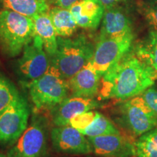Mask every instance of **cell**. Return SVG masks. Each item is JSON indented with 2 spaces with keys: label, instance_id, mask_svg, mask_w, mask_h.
Returning <instances> with one entry per match:
<instances>
[{
  "label": "cell",
  "instance_id": "6da1fadb",
  "mask_svg": "<svg viewBox=\"0 0 157 157\" xmlns=\"http://www.w3.org/2000/svg\"><path fill=\"white\" fill-rule=\"evenodd\" d=\"M157 80V72L129 51L101 77V99L127 100L141 95Z\"/></svg>",
  "mask_w": 157,
  "mask_h": 157
},
{
  "label": "cell",
  "instance_id": "7a4b0ae2",
  "mask_svg": "<svg viewBox=\"0 0 157 157\" xmlns=\"http://www.w3.org/2000/svg\"><path fill=\"white\" fill-rule=\"evenodd\" d=\"M58 48L50 65L64 79L68 80L93 58L95 48L84 35L71 38L58 36Z\"/></svg>",
  "mask_w": 157,
  "mask_h": 157
},
{
  "label": "cell",
  "instance_id": "3957f363",
  "mask_svg": "<svg viewBox=\"0 0 157 157\" xmlns=\"http://www.w3.org/2000/svg\"><path fill=\"white\" fill-rule=\"evenodd\" d=\"M35 35L32 18L9 10L0 11V52L3 56H19Z\"/></svg>",
  "mask_w": 157,
  "mask_h": 157
},
{
  "label": "cell",
  "instance_id": "277c9868",
  "mask_svg": "<svg viewBox=\"0 0 157 157\" xmlns=\"http://www.w3.org/2000/svg\"><path fill=\"white\" fill-rule=\"evenodd\" d=\"M50 141L48 120L36 114L22 136L9 149L7 157H51Z\"/></svg>",
  "mask_w": 157,
  "mask_h": 157
},
{
  "label": "cell",
  "instance_id": "5b68a950",
  "mask_svg": "<svg viewBox=\"0 0 157 157\" xmlns=\"http://www.w3.org/2000/svg\"><path fill=\"white\" fill-rule=\"evenodd\" d=\"M29 95L37 110H51L61 103L69 93L67 80L50 65L44 75L28 83Z\"/></svg>",
  "mask_w": 157,
  "mask_h": 157
},
{
  "label": "cell",
  "instance_id": "8992f818",
  "mask_svg": "<svg viewBox=\"0 0 157 157\" xmlns=\"http://www.w3.org/2000/svg\"><path fill=\"white\" fill-rule=\"evenodd\" d=\"M29 117L28 102L21 94L0 116V145L13 146L28 128Z\"/></svg>",
  "mask_w": 157,
  "mask_h": 157
},
{
  "label": "cell",
  "instance_id": "52a82bcc",
  "mask_svg": "<svg viewBox=\"0 0 157 157\" xmlns=\"http://www.w3.org/2000/svg\"><path fill=\"white\" fill-rule=\"evenodd\" d=\"M119 113L123 126L137 136L157 127V115L148 106L142 95L129 98L121 104Z\"/></svg>",
  "mask_w": 157,
  "mask_h": 157
},
{
  "label": "cell",
  "instance_id": "ba28073f",
  "mask_svg": "<svg viewBox=\"0 0 157 157\" xmlns=\"http://www.w3.org/2000/svg\"><path fill=\"white\" fill-rule=\"evenodd\" d=\"M15 66L17 76L25 83L41 77L49 69L50 58L36 34L23 48L22 56L15 63Z\"/></svg>",
  "mask_w": 157,
  "mask_h": 157
},
{
  "label": "cell",
  "instance_id": "9c48e42d",
  "mask_svg": "<svg viewBox=\"0 0 157 157\" xmlns=\"http://www.w3.org/2000/svg\"><path fill=\"white\" fill-rule=\"evenodd\" d=\"M133 39V33L114 38L99 39L90 63L103 76L130 51Z\"/></svg>",
  "mask_w": 157,
  "mask_h": 157
},
{
  "label": "cell",
  "instance_id": "30bf717a",
  "mask_svg": "<svg viewBox=\"0 0 157 157\" xmlns=\"http://www.w3.org/2000/svg\"><path fill=\"white\" fill-rule=\"evenodd\" d=\"M50 143L55 151L67 155L93 153L87 136L71 126H55L50 129Z\"/></svg>",
  "mask_w": 157,
  "mask_h": 157
},
{
  "label": "cell",
  "instance_id": "8fae6325",
  "mask_svg": "<svg viewBox=\"0 0 157 157\" xmlns=\"http://www.w3.org/2000/svg\"><path fill=\"white\" fill-rule=\"evenodd\" d=\"M93 153L101 157H132L135 156V143L119 134L87 137Z\"/></svg>",
  "mask_w": 157,
  "mask_h": 157
},
{
  "label": "cell",
  "instance_id": "7c38bea8",
  "mask_svg": "<svg viewBox=\"0 0 157 157\" xmlns=\"http://www.w3.org/2000/svg\"><path fill=\"white\" fill-rule=\"evenodd\" d=\"M101 106L99 101L94 98L71 96L67 97L50 110L52 121L55 126L68 125L74 116L86 111H93Z\"/></svg>",
  "mask_w": 157,
  "mask_h": 157
},
{
  "label": "cell",
  "instance_id": "4fadbf2b",
  "mask_svg": "<svg viewBox=\"0 0 157 157\" xmlns=\"http://www.w3.org/2000/svg\"><path fill=\"white\" fill-rule=\"evenodd\" d=\"M101 77L90 61L67 80L69 93L75 97L94 98L99 93Z\"/></svg>",
  "mask_w": 157,
  "mask_h": 157
},
{
  "label": "cell",
  "instance_id": "5bb4252c",
  "mask_svg": "<svg viewBox=\"0 0 157 157\" xmlns=\"http://www.w3.org/2000/svg\"><path fill=\"white\" fill-rule=\"evenodd\" d=\"M132 33V21L123 7L117 5L105 9L99 39L114 38Z\"/></svg>",
  "mask_w": 157,
  "mask_h": 157
},
{
  "label": "cell",
  "instance_id": "9a60e30c",
  "mask_svg": "<svg viewBox=\"0 0 157 157\" xmlns=\"http://www.w3.org/2000/svg\"><path fill=\"white\" fill-rule=\"evenodd\" d=\"M69 10L78 26L96 29L102 21L105 8L99 0H80Z\"/></svg>",
  "mask_w": 157,
  "mask_h": 157
},
{
  "label": "cell",
  "instance_id": "2e32d148",
  "mask_svg": "<svg viewBox=\"0 0 157 157\" xmlns=\"http://www.w3.org/2000/svg\"><path fill=\"white\" fill-rule=\"evenodd\" d=\"M33 21L35 33L41 39L44 50L51 58L56 53L58 48V36L48 13L36 15Z\"/></svg>",
  "mask_w": 157,
  "mask_h": 157
},
{
  "label": "cell",
  "instance_id": "e0dca14e",
  "mask_svg": "<svg viewBox=\"0 0 157 157\" xmlns=\"http://www.w3.org/2000/svg\"><path fill=\"white\" fill-rule=\"evenodd\" d=\"M49 2L50 0H0V7L33 19L37 15L48 13Z\"/></svg>",
  "mask_w": 157,
  "mask_h": 157
},
{
  "label": "cell",
  "instance_id": "ac0fdd59",
  "mask_svg": "<svg viewBox=\"0 0 157 157\" xmlns=\"http://www.w3.org/2000/svg\"><path fill=\"white\" fill-rule=\"evenodd\" d=\"M58 36L70 37L76 31L78 25L69 10L54 7L48 12Z\"/></svg>",
  "mask_w": 157,
  "mask_h": 157
},
{
  "label": "cell",
  "instance_id": "d6986e66",
  "mask_svg": "<svg viewBox=\"0 0 157 157\" xmlns=\"http://www.w3.org/2000/svg\"><path fill=\"white\" fill-rule=\"evenodd\" d=\"M135 53L157 72V31L149 32L148 36L137 45Z\"/></svg>",
  "mask_w": 157,
  "mask_h": 157
},
{
  "label": "cell",
  "instance_id": "ffe728a7",
  "mask_svg": "<svg viewBox=\"0 0 157 157\" xmlns=\"http://www.w3.org/2000/svg\"><path fill=\"white\" fill-rule=\"evenodd\" d=\"M135 146L137 157H157V127L140 135Z\"/></svg>",
  "mask_w": 157,
  "mask_h": 157
},
{
  "label": "cell",
  "instance_id": "44dd1931",
  "mask_svg": "<svg viewBox=\"0 0 157 157\" xmlns=\"http://www.w3.org/2000/svg\"><path fill=\"white\" fill-rule=\"evenodd\" d=\"M20 95L13 82L0 71V116Z\"/></svg>",
  "mask_w": 157,
  "mask_h": 157
},
{
  "label": "cell",
  "instance_id": "7402d4cb",
  "mask_svg": "<svg viewBox=\"0 0 157 157\" xmlns=\"http://www.w3.org/2000/svg\"><path fill=\"white\" fill-rule=\"evenodd\" d=\"M81 132L87 137H97L120 133L114 124L108 118L100 113H98L93 122Z\"/></svg>",
  "mask_w": 157,
  "mask_h": 157
},
{
  "label": "cell",
  "instance_id": "603a6c76",
  "mask_svg": "<svg viewBox=\"0 0 157 157\" xmlns=\"http://www.w3.org/2000/svg\"><path fill=\"white\" fill-rule=\"evenodd\" d=\"M98 114V111H89L74 116L70 119L68 124L80 132L84 130L93 122Z\"/></svg>",
  "mask_w": 157,
  "mask_h": 157
},
{
  "label": "cell",
  "instance_id": "cb8c5ba5",
  "mask_svg": "<svg viewBox=\"0 0 157 157\" xmlns=\"http://www.w3.org/2000/svg\"><path fill=\"white\" fill-rule=\"evenodd\" d=\"M143 14L148 24L157 31V4H151L143 7Z\"/></svg>",
  "mask_w": 157,
  "mask_h": 157
},
{
  "label": "cell",
  "instance_id": "d4e9b609",
  "mask_svg": "<svg viewBox=\"0 0 157 157\" xmlns=\"http://www.w3.org/2000/svg\"><path fill=\"white\" fill-rule=\"evenodd\" d=\"M148 106L157 115V90L149 87L141 94Z\"/></svg>",
  "mask_w": 157,
  "mask_h": 157
},
{
  "label": "cell",
  "instance_id": "484cf974",
  "mask_svg": "<svg viewBox=\"0 0 157 157\" xmlns=\"http://www.w3.org/2000/svg\"><path fill=\"white\" fill-rule=\"evenodd\" d=\"M80 0H52V2L57 7L61 8L70 10L71 7Z\"/></svg>",
  "mask_w": 157,
  "mask_h": 157
},
{
  "label": "cell",
  "instance_id": "4316f807",
  "mask_svg": "<svg viewBox=\"0 0 157 157\" xmlns=\"http://www.w3.org/2000/svg\"><path fill=\"white\" fill-rule=\"evenodd\" d=\"M103 4L105 9L110 8V7H114L119 5V3L124 2L125 0H99Z\"/></svg>",
  "mask_w": 157,
  "mask_h": 157
},
{
  "label": "cell",
  "instance_id": "83f0119b",
  "mask_svg": "<svg viewBox=\"0 0 157 157\" xmlns=\"http://www.w3.org/2000/svg\"><path fill=\"white\" fill-rule=\"evenodd\" d=\"M0 157H7V155H5L3 154H0Z\"/></svg>",
  "mask_w": 157,
  "mask_h": 157
},
{
  "label": "cell",
  "instance_id": "f1b7e54d",
  "mask_svg": "<svg viewBox=\"0 0 157 157\" xmlns=\"http://www.w3.org/2000/svg\"><path fill=\"white\" fill-rule=\"evenodd\" d=\"M155 1H156V2H157V0H155Z\"/></svg>",
  "mask_w": 157,
  "mask_h": 157
}]
</instances>
